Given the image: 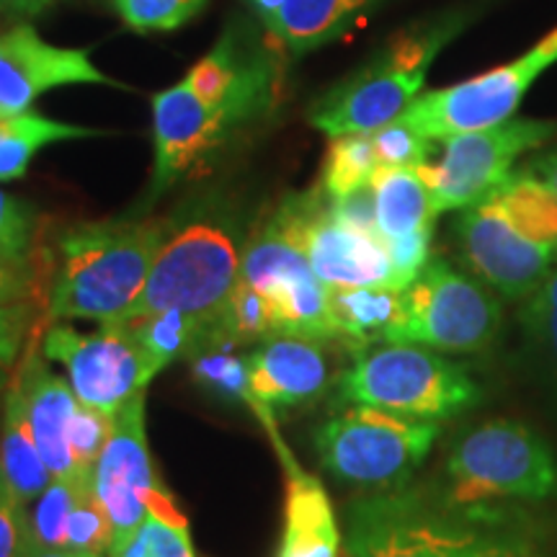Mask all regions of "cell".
Returning <instances> with one entry per match:
<instances>
[{"instance_id":"6da1fadb","label":"cell","mask_w":557,"mask_h":557,"mask_svg":"<svg viewBox=\"0 0 557 557\" xmlns=\"http://www.w3.org/2000/svg\"><path fill=\"white\" fill-rule=\"evenodd\" d=\"M351 557H549L532 527L493 508H465L421 487H389L346 511Z\"/></svg>"},{"instance_id":"7a4b0ae2","label":"cell","mask_w":557,"mask_h":557,"mask_svg":"<svg viewBox=\"0 0 557 557\" xmlns=\"http://www.w3.org/2000/svg\"><path fill=\"white\" fill-rule=\"evenodd\" d=\"M462 259L504 299H527L557 267V191L529 165L459 209Z\"/></svg>"},{"instance_id":"3957f363","label":"cell","mask_w":557,"mask_h":557,"mask_svg":"<svg viewBox=\"0 0 557 557\" xmlns=\"http://www.w3.org/2000/svg\"><path fill=\"white\" fill-rule=\"evenodd\" d=\"M169 233L171 222L158 218L81 222L67 227L58 238L47 318L122 323L143 295Z\"/></svg>"},{"instance_id":"277c9868","label":"cell","mask_w":557,"mask_h":557,"mask_svg":"<svg viewBox=\"0 0 557 557\" xmlns=\"http://www.w3.org/2000/svg\"><path fill=\"white\" fill-rule=\"evenodd\" d=\"M462 26V16H444L398 34L377 58L320 96L310 109V124L329 137H341L374 132L400 120L421 96L438 52Z\"/></svg>"},{"instance_id":"5b68a950","label":"cell","mask_w":557,"mask_h":557,"mask_svg":"<svg viewBox=\"0 0 557 557\" xmlns=\"http://www.w3.org/2000/svg\"><path fill=\"white\" fill-rule=\"evenodd\" d=\"M557 493V459L537 431L519 421L480 423L447 457L442 496L455 506L493 508L504 500H545Z\"/></svg>"},{"instance_id":"8992f818","label":"cell","mask_w":557,"mask_h":557,"mask_svg":"<svg viewBox=\"0 0 557 557\" xmlns=\"http://www.w3.org/2000/svg\"><path fill=\"white\" fill-rule=\"evenodd\" d=\"M341 398L389 413L429 418L457 416L480 400L478 382L457 361L418 344L364 348L341 374Z\"/></svg>"},{"instance_id":"52a82bcc","label":"cell","mask_w":557,"mask_h":557,"mask_svg":"<svg viewBox=\"0 0 557 557\" xmlns=\"http://www.w3.org/2000/svg\"><path fill=\"white\" fill-rule=\"evenodd\" d=\"M238 278L240 250L233 222L218 212L197 214L181 227H171L143 295L124 320L163 310L212 320Z\"/></svg>"},{"instance_id":"ba28073f","label":"cell","mask_w":557,"mask_h":557,"mask_svg":"<svg viewBox=\"0 0 557 557\" xmlns=\"http://www.w3.org/2000/svg\"><path fill=\"white\" fill-rule=\"evenodd\" d=\"M438 438V421L351 403L315 434L318 457L333 478L361 487H400Z\"/></svg>"},{"instance_id":"9c48e42d","label":"cell","mask_w":557,"mask_h":557,"mask_svg":"<svg viewBox=\"0 0 557 557\" xmlns=\"http://www.w3.org/2000/svg\"><path fill=\"white\" fill-rule=\"evenodd\" d=\"M400 320L387 344H418L447 354H475L496 341L504 310L500 299L480 278L457 271L444 259L400 292Z\"/></svg>"},{"instance_id":"30bf717a","label":"cell","mask_w":557,"mask_h":557,"mask_svg":"<svg viewBox=\"0 0 557 557\" xmlns=\"http://www.w3.org/2000/svg\"><path fill=\"white\" fill-rule=\"evenodd\" d=\"M555 62L557 26L506 65L487 70V73L475 75L470 81L455 83L449 88L421 94L400 120L434 143H442L451 135H462V132L496 127V124L517 116L527 90Z\"/></svg>"},{"instance_id":"8fae6325","label":"cell","mask_w":557,"mask_h":557,"mask_svg":"<svg viewBox=\"0 0 557 557\" xmlns=\"http://www.w3.org/2000/svg\"><path fill=\"white\" fill-rule=\"evenodd\" d=\"M557 135V124L545 120H508L496 127L462 132L442 139L436 163L418 165V176L429 186L436 214L478 205L511 176L527 152L545 148Z\"/></svg>"},{"instance_id":"7c38bea8","label":"cell","mask_w":557,"mask_h":557,"mask_svg":"<svg viewBox=\"0 0 557 557\" xmlns=\"http://www.w3.org/2000/svg\"><path fill=\"white\" fill-rule=\"evenodd\" d=\"M240 278L269 299L278 333L338 341L329 287L320 282L305 250L292 240L276 214H271L243 248Z\"/></svg>"},{"instance_id":"4fadbf2b","label":"cell","mask_w":557,"mask_h":557,"mask_svg":"<svg viewBox=\"0 0 557 557\" xmlns=\"http://www.w3.org/2000/svg\"><path fill=\"white\" fill-rule=\"evenodd\" d=\"M41 354L60 361L83 406L114 416L158 377L150 359L122 323L81 333L73 325H50L41 333Z\"/></svg>"},{"instance_id":"5bb4252c","label":"cell","mask_w":557,"mask_h":557,"mask_svg":"<svg viewBox=\"0 0 557 557\" xmlns=\"http://www.w3.org/2000/svg\"><path fill=\"white\" fill-rule=\"evenodd\" d=\"M292 240L308 256L325 287H389L393 263L380 235L346 227L331 212L323 189L289 194L274 209Z\"/></svg>"},{"instance_id":"9a60e30c","label":"cell","mask_w":557,"mask_h":557,"mask_svg":"<svg viewBox=\"0 0 557 557\" xmlns=\"http://www.w3.org/2000/svg\"><path fill=\"white\" fill-rule=\"evenodd\" d=\"M152 470L148 429H145V393L114 413V426L94 470V491L114 527V545H122L148 517L150 504L163 491Z\"/></svg>"},{"instance_id":"2e32d148","label":"cell","mask_w":557,"mask_h":557,"mask_svg":"<svg viewBox=\"0 0 557 557\" xmlns=\"http://www.w3.org/2000/svg\"><path fill=\"white\" fill-rule=\"evenodd\" d=\"M65 86L129 90L90 62V50L54 47L29 24L0 32V120L24 114L47 90Z\"/></svg>"},{"instance_id":"e0dca14e","label":"cell","mask_w":557,"mask_h":557,"mask_svg":"<svg viewBox=\"0 0 557 557\" xmlns=\"http://www.w3.org/2000/svg\"><path fill=\"white\" fill-rule=\"evenodd\" d=\"M194 94L218 109L230 127L259 120L276 94L278 70L267 47L250 41L246 32H227L186 75Z\"/></svg>"},{"instance_id":"ac0fdd59","label":"cell","mask_w":557,"mask_h":557,"mask_svg":"<svg viewBox=\"0 0 557 557\" xmlns=\"http://www.w3.org/2000/svg\"><path fill=\"white\" fill-rule=\"evenodd\" d=\"M250 395L256 418L269 436H278L274 413L315 403L331 382L323 341L305 336H271L248 354Z\"/></svg>"},{"instance_id":"d6986e66","label":"cell","mask_w":557,"mask_h":557,"mask_svg":"<svg viewBox=\"0 0 557 557\" xmlns=\"http://www.w3.org/2000/svg\"><path fill=\"white\" fill-rule=\"evenodd\" d=\"M230 132L225 116L207 107L186 78L152 96V197L171 189L207 152L218 150Z\"/></svg>"},{"instance_id":"ffe728a7","label":"cell","mask_w":557,"mask_h":557,"mask_svg":"<svg viewBox=\"0 0 557 557\" xmlns=\"http://www.w3.org/2000/svg\"><path fill=\"white\" fill-rule=\"evenodd\" d=\"M39 336L41 329L34 331L29 346H26L16 369V377L26 395L34 438H37V447L41 457H45L52 478L75 485H88L81 480L78 465H75L73 449H70V426H73V416L78 410L81 400L75 398L70 382L58 377L47 367V357L41 354Z\"/></svg>"},{"instance_id":"44dd1931","label":"cell","mask_w":557,"mask_h":557,"mask_svg":"<svg viewBox=\"0 0 557 557\" xmlns=\"http://www.w3.org/2000/svg\"><path fill=\"white\" fill-rule=\"evenodd\" d=\"M282 457L287 472V491H284V527L274 557H341V529L331 496L323 483L299 468L282 442V436L271 438Z\"/></svg>"},{"instance_id":"7402d4cb","label":"cell","mask_w":557,"mask_h":557,"mask_svg":"<svg viewBox=\"0 0 557 557\" xmlns=\"http://www.w3.org/2000/svg\"><path fill=\"white\" fill-rule=\"evenodd\" d=\"M380 0H278L267 34L292 58L315 52L344 37Z\"/></svg>"},{"instance_id":"603a6c76","label":"cell","mask_w":557,"mask_h":557,"mask_svg":"<svg viewBox=\"0 0 557 557\" xmlns=\"http://www.w3.org/2000/svg\"><path fill=\"white\" fill-rule=\"evenodd\" d=\"M0 468L24 504L37 500L54 480L34 438L26 395L16 374L5 393L0 416Z\"/></svg>"},{"instance_id":"cb8c5ba5","label":"cell","mask_w":557,"mask_h":557,"mask_svg":"<svg viewBox=\"0 0 557 557\" xmlns=\"http://www.w3.org/2000/svg\"><path fill=\"white\" fill-rule=\"evenodd\" d=\"M329 302L338 341L357 354L387 344L403 312L400 292L389 287H329Z\"/></svg>"},{"instance_id":"d4e9b609","label":"cell","mask_w":557,"mask_h":557,"mask_svg":"<svg viewBox=\"0 0 557 557\" xmlns=\"http://www.w3.org/2000/svg\"><path fill=\"white\" fill-rule=\"evenodd\" d=\"M101 135H109V132L50 120V116H41L37 111H24V114L5 116V120H0V184H3V181L24 178L32 160L37 158L47 145Z\"/></svg>"},{"instance_id":"484cf974","label":"cell","mask_w":557,"mask_h":557,"mask_svg":"<svg viewBox=\"0 0 557 557\" xmlns=\"http://www.w3.org/2000/svg\"><path fill=\"white\" fill-rule=\"evenodd\" d=\"M377 199V227L382 240L400 238L434 225L436 209L429 186L416 169H380L372 178Z\"/></svg>"},{"instance_id":"4316f807","label":"cell","mask_w":557,"mask_h":557,"mask_svg":"<svg viewBox=\"0 0 557 557\" xmlns=\"http://www.w3.org/2000/svg\"><path fill=\"white\" fill-rule=\"evenodd\" d=\"M122 325L132 333L145 357L150 359L152 369L160 374L176 359L191 357L194 351L205 346L209 320L181 310H163L124 320Z\"/></svg>"},{"instance_id":"83f0119b","label":"cell","mask_w":557,"mask_h":557,"mask_svg":"<svg viewBox=\"0 0 557 557\" xmlns=\"http://www.w3.org/2000/svg\"><path fill=\"white\" fill-rule=\"evenodd\" d=\"M271 336H278L276 318L271 302L253 284L238 278L218 315L209 320L205 346H246L261 344Z\"/></svg>"},{"instance_id":"f1b7e54d","label":"cell","mask_w":557,"mask_h":557,"mask_svg":"<svg viewBox=\"0 0 557 557\" xmlns=\"http://www.w3.org/2000/svg\"><path fill=\"white\" fill-rule=\"evenodd\" d=\"M380 171L377 152H374L372 135L357 132V135L331 137L329 152L323 160V178L320 189L331 199L357 191L361 186L372 184L374 173Z\"/></svg>"},{"instance_id":"f546056e","label":"cell","mask_w":557,"mask_h":557,"mask_svg":"<svg viewBox=\"0 0 557 557\" xmlns=\"http://www.w3.org/2000/svg\"><path fill=\"white\" fill-rule=\"evenodd\" d=\"M0 259L37 271L41 278H47L45 269L54 267V259L41 263L45 253H39L37 209L3 189H0Z\"/></svg>"},{"instance_id":"4dcf8cb0","label":"cell","mask_w":557,"mask_h":557,"mask_svg":"<svg viewBox=\"0 0 557 557\" xmlns=\"http://www.w3.org/2000/svg\"><path fill=\"white\" fill-rule=\"evenodd\" d=\"M191 374L201 389L218 400L253 406L248 357H235L230 346H207L191 354Z\"/></svg>"},{"instance_id":"1f68e13d","label":"cell","mask_w":557,"mask_h":557,"mask_svg":"<svg viewBox=\"0 0 557 557\" xmlns=\"http://www.w3.org/2000/svg\"><path fill=\"white\" fill-rule=\"evenodd\" d=\"M109 557H197L189 519H165L148 513L122 545L109 549Z\"/></svg>"},{"instance_id":"d6a6232c","label":"cell","mask_w":557,"mask_h":557,"mask_svg":"<svg viewBox=\"0 0 557 557\" xmlns=\"http://www.w3.org/2000/svg\"><path fill=\"white\" fill-rule=\"evenodd\" d=\"M111 545H114V527H111L107 508L96 496L94 483L81 485L78 498H75V506L67 519L65 549L81 555L109 557Z\"/></svg>"},{"instance_id":"836d02e7","label":"cell","mask_w":557,"mask_h":557,"mask_svg":"<svg viewBox=\"0 0 557 557\" xmlns=\"http://www.w3.org/2000/svg\"><path fill=\"white\" fill-rule=\"evenodd\" d=\"M132 32H176L197 18L209 0H111Z\"/></svg>"},{"instance_id":"e575fe53","label":"cell","mask_w":557,"mask_h":557,"mask_svg":"<svg viewBox=\"0 0 557 557\" xmlns=\"http://www.w3.org/2000/svg\"><path fill=\"white\" fill-rule=\"evenodd\" d=\"M37 329V302H16L0 308V416H3V400L13 374Z\"/></svg>"},{"instance_id":"d590c367","label":"cell","mask_w":557,"mask_h":557,"mask_svg":"<svg viewBox=\"0 0 557 557\" xmlns=\"http://www.w3.org/2000/svg\"><path fill=\"white\" fill-rule=\"evenodd\" d=\"M90 485V483H88ZM81 485L65 483V480L54 478L47 491L34 500V508L29 513L32 524V540L41 547L65 549V529L70 511H73L75 498H78Z\"/></svg>"},{"instance_id":"8d00e7d4","label":"cell","mask_w":557,"mask_h":557,"mask_svg":"<svg viewBox=\"0 0 557 557\" xmlns=\"http://www.w3.org/2000/svg\"><path fill=\"white\" fill-rule=\"evenodd\" d=\"M372 135L374 152H377L380 169H418V165L429 163L431 150H434V139L423 137L408 122L395 120L385 127L369 132Z\"/></svg>"},{"instance_id":"74e56055","label":"cell","mask_w":557,"mask_h":557,"mask_svg":"<svg viewBox=\"0 0 557 557\" xmlns=\"http://www.w3.org/2000/svg\"><path fill=\"white\" fill-rule=\"evenodd\" d=\"M111 426H114V416L103 413V410L78 406L73 416V426H70V449H73L75 465H78V475L83 483H94V470L99 462L103 447H107Z\"/></svg>"},{"instance_id":"f35d334b","label":"cell","mask_w":557,"mask_h":557,"mask_svg":"<svg viewBox=\"0 0 557 557\" xmlns=\"http://www.w3.org/2000/svg\"><path fill=\"white\" fill-rule=\"evenodd\" d=\"M527 336L537 344L557 367V267L545 282L524 299L521 310Z\"/></svg>"},{"instance_id":"ab89813d","label":"cell","mask_w":557,"mask_h":557,"mask_svg":"<svg viewBox=\"0 0 557 557\" xmlns=\"http://www.w3.org/2000/svg\"><path fill=\"white\" fill-rule=\"evenodd\" d=\"M431 240H434V225L385 240L389 263H393V289L403 292L426 269L431 261Z\"/></svg>"},{"instance_id":"60d3db41","label":"cell","mask_w":557,"mask_h":557,"mask_svg":"<svg viewBox=\"0 0 557 557\" xmlns=\"http://www.w3.org/2000/svg\"><path fill=\"white\" fill-rule=\"evenodd\" d=\"M29 545V511L0 468V557H26Z\"/></svg>"},{"instance_id":"b9f144b4","label":"cell","mask_w":557,"mask_h":557,"mask_svg":"<svg viewBox=\"0 0 557 557\" xmlns=\"http://www.w3.org/2000/svg\"><path fill=\"white\" fill-rule=\"evenodd\" d=\"M331 212H333V218H336L338 222H344L346 227L359 230V233L380 235L377 199H374L372 184L361 186V189H357V191H348V194H344V197L331 199Z\"/></svg>"},{"instance_id":"7bdbcfd3","label":"cell","mask_w":557,"mask_h":557,"mask_svg":"<svg viewBox=\"0 0 557 557\" xmlns=\"http://www.w3.org/2000/svg\"><path fill=\"white\" fill-rule=\"evenodd\" d=\"M45 278L37 271L21 269L16 263L0 259V308L16 302H39L45 295Z\"/></svg>"},{"instance_id":"ee69618b","label":"cell","mask_w":557,"mask_h":557,"mask_svg":"<svg viewBox=\"0 0 557 557\" xmlns=\"http://www.w3.org/2000/svg\"><path fill=\"white\" fill-rule=\"evenodd\" d=\"M527 165L537 173V176L545 178L547 184L557 191V145H553V148L545 152H540V156L534 160H529Z\"/></svg>"},{"instance_id":"f6af8a7d","label":"cell","mask_w":557,"mask_h":557,"mask_svg":"<svg viewBox=\"0 0 557 557\" xmlns=\"http://www.w3.org/2000/svg\"><path fill=\"white\" fill-rule=\"evenodd\" d=\"M54 0H0V9L18 16H37L45 9H50Z\"/></svg>"},{"instance_id":"bcb514c9","label":"cell","mask_w":557,"mask_h":557,"mask_svg":"<svg viewBox=\"0 0 557 557\" xmlns=\"http://www.w3.org/2000/svg\"><path fill=\"white\" fill-rule=\"evenodd\" d=\"M26 557H96V555H81V553H70V549H54V547H41L32 540L29 553Z\"/></svg>"},{"instance_id":"7dc6e473","label":"cell","mask_w":557,"mask_h":557,"mask_svg":"<svg viewBox=\"0 0 557 557\" xmlns=\"http://www.w3.org/2000/svg\"><path fill=\"white\" fill-rule=\"evenodd\" d=\"M344 557H351V555H344Z\"/></svg>"}]
</instances>
